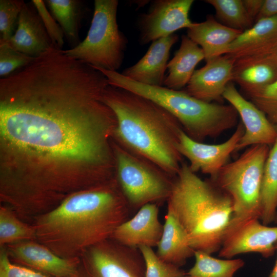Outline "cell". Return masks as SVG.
<instances>
[{
	"mask_svg": "<svg viewBox=\"0 0 277 277\" xmlns=\"http://www.w3.org/2000/svg\"><path fill=\"white\" fill-rule=\"evenodd\" d=\"M193 0H155L138 16L139 42L146 45L193 24L189 17Z\"/></svg>",
	"mask_w": 277,
	"mask_h": 277,
	"instance_id": "cell-10",
	"label": "cell"
},
{
	"mask_svg": "<svg viewBox=\"0 0 277 277\" xmlns=\"http://www.w3.org/2000/svg\"><path fill=\"white\" fill-rule=\"evenodd\" d=\"M277 39V15L261 18L228 46L225 54L241 53Z\"/></svg>",
	"mask_w": 277,
	"mask_h": 277,
	"instance_id": "cell-24",
	"label": "cell"
},
{
	"mask_svg": "<svg viewBox=\"0 0 277 277\" xmlns=\"http://www.w3.org/2000/svg\"><path fill=\"white\" fill-rule=\"evenodd\" d=\"M45 2L60 25L72 48L77 46L80 43L78 33L82 16L81 1L46 0Z\"/></svg>",
	"mask_w": 277,
	"mask_h": 277,
	"instance_id": "cell-25",
	"label": "cell"
},
{
	"mask_svg": "<svg viewBox=\"0 0 277 277\" xmlns=\"http://www.w3.org/2000/svg\"><path fill=\"white\" fill-rule=\"evenodd\" d=\"M159 212L158 205H145L134 216L121 224L111 238L131 247H156L164 229V225L159 220Z\"/></svg>",
	"mask_w": 277,
	"mask_h": 277,
	"instance_id": "cell-17",
	"label": "cell"
},
{
	"mask_svg": "<svg viewBox=\"0 0 277 277\" xmlns=\"http://www.w3.org/2000/svg\"><path fill=\"white\" fill-rule=\"evenodd\" d=\"M237 111L245 131L235 151L255 145H273L277 137V127L251 101L246 100L230 82L223 94Z\"/></svg>",
	"mask_w": 277,
	"mask_h": 277,
	"instance_id": "cell-13",
	"label": "cell"
},
{
	"mask_svg": "<svg viewBox=\"0 0 277 277\" xmlns=\"http://www.w3.org/2000/svg\"><path fill=\"white\" fill-rule=\"evenodd\" d=\"M33 224L24 222L6 205L0 207V247L24 241H36Z\"/></svg>",
	"mask_w": 277,
	"mask_h": 277,
	"instance_id": "cell-27",
	"label": "cell"
},
{
	"mask_svg": "<svg viewBox=\"0 0 277 277\" xmlns=\"http://www.w3.org/2000/svg\"><path fill=\"white\" fill-rule=\"evenodd\" d=\"M4 247L12 261L37 271L53 277H75L77 275L79 258H63L36 241H22Z\"/></svg>",
	"mask_w": 277,
	"mask_h": 277,
	"instance_id": "cell-15",
	"label": "cell"
},
{
	"mask_svg": "<svg viewBox=\"0 0 277 277\" xmlns=\"http://www.w3.org/2000/svg\"><path fill=\"white\" fill-rule=\"evenodd\" d=\"M79 263L87 277H145V263L139 249L111 238L87 249Z\"/></svg>",
	"mask_w": 277,
	"mask_h": 277,
	"instance_id": "cell-9",
	"label": "cell"
},
{
	"mask_svg": "<svg viewBox=\"0 0 277 277\" xmlns=\"http://www.w3.org/2000/svg\"><path fill=\"white\" fill-rule=\"evenodd\" d=\"M242 31L229 28L209 16L201 23H193L187 36L202 49L206 62L224 55L229 45Z\"/></svg>",
	"mask_w": 277,
	"mask_h": 277,
	"instance_id": "cell-20",
	"label": "cell"
},
{
	"mask_svg": "<svg viewBox=\"0 0 277 277\" xmlns=\"http://www.w3.org/2000/svg\"><path fill=\"white\" fill-rule=\"evenodd\" d=\"M186 277V276H185Z\"/></svg>",
	"mask_w": 277,
	"mask_h": 277,
	"instance_id": "cell-39",
	"label": "cell"
},
{
	"mask_svg": "<svg viewBox=\"0 0 277 277\" xmlns=\"http://www.w3.org/2000/svg\"><path fill=\"white\" fill-rule=\"evenodd\" d=\"M107 85L91 65L48 50L1 78L2 141L44 161L81 163L97 184L114 178L116 120L100 99Z\"/></svg>",
	"mask_w": 277,
	"mask_h": 277,
	"instance_id": "cell-1",
	"label": "cell"
},
{
	"mask_svg": "<svg viewBox=\"0 0 277 277\" xmlns=\"http://www.w3.org/2000/svg\"><path fill=\"white\" fill-rule=\"evenodd\" d=\"M245 94L269 121L277 126V80Z\"/></svg>",
	"mask_w": 277,
	"mask_h": 277,
	"instance_id": "cell-29",
	"label": "cell"
},
{
	"mask_svg": "<svg viewBox=\"0 0 277 277\" xmlns=\"http://www.w3.org/2000/svg\"><path fill=\"white\" fill-rule=\"evenodd\" d=\"M25 2L19 0L0 1V41L6 42L13 34V30Z\"/></svg>",
	"mask_w": 277,
	"mask_h": 277,
	"instance_id": "cell-32",
	"label": "cell"
},
{
	"mask_svg": "<svg viewBox=\"0 0 277 277\" xmlns=\"http://www.w3.org/2000/svg\"><path fill=\"white\" fill-rule=\"evenodd\" d=\"M234 61L229 54L207 61L204 67L194 71L184 91L204 102H221L226 86L233 81Z\"/></svg>",
	"mask_w": 277,
	"mask_h": 277,
	"instance_id": "cell-16",
	"label": "cell"
},
{
	"mask_svg": "<svg viewBox=\"0 0 277 277\" xmlns=\"http://www.w3.org/2000/svg\"><path fill=\"white\" fill-rule=\"evenodd\" d=\"M117 0H95L90 28L85 38L63 53L95 68L117 71L128 44L117 22Z\"/></svg>",
	"mask_w": 277,
	"mask_h": 277,
	"instance_id": "cell-7",
	"label": "cell"
},
{
	"mask_svg": "<svg viewBox=\"0 0 277 277\" xmlns=\"http://www.w3.org/2000/svg\"><path fill=\"white\" fill-rule=\"evenodd\" d=\"M269 150L266 145L248 147L210 179L232 202L233 215L226 236L249 220H260L263 174Z\"/></svg>",
	"mask_w": 277,
	"mask_h": 277,
	"instance_id": "cell-6",
	"label": "cell"
},
{
	"mask_svg": "<svg viewBox=\"0 0 277 277\" xmlns=\"http://www.w3.org/2000/svg\"><path fill=\"white\" fill-rule=\"evenodd\" d=\"M144 258L145 277H185L186 273L179 266L160 259L152 247L141 246L138 248Z\"/></svg>",
	"mask_w": 277,
	"mask_h": 277,
	"instance_id": "cell-30",
	"label": "cell"
},
{
	"mask_svg": "<svg viewBox=\"0 0 277 277\" xmlns=\"http://www.w3.org/2000/svg\"><path fill=\"white\" fill-rule=\"evenodd\" d=\"M101 100L113 111L115 142L174 177L183 163L176 148L183 128L164 108L141 95L109 85Z\"/></svg>",
	"mask_w": 277,
	"mask_h": 277,
	"instance_id": "cell-3",
	"label": "cell"
},
{
	"mask_svg": "<svg viewBox=\"0 0 277 277\" xmlns=\"http://www.w3.org/2000/svg\"><path fill=\"white\" fill-rule=\"evenodd\" d=\"M244 131L240 122L226 141L219 144H207L191 139L182 130L176 148L181 155L188 159L189 168L193 172L201 171L213 178L228 163L229 157L235 151Z\"/></svg>",
	"mask_w": 277,
	"mask_h": 277,
	"instance_id": "cell-12",
	"label": "cell"
},
{
	"mask_svg": "<svg viewBox=\"0 0 277 277\" xmlns=\"http://www.w3.org/2000/svg\"><path fill=\"white\" fill-rule=\"evenodd\" d=\"M109 85L141 95L156 103L174 116L191 139L203 142L215 138L238 125L239 115L231 105L208 103L184 90L153 86L131 80L117 71L98 68Z\"/></svg>",
	"mask_w": 277,
	"mask_h": 277,
	"instance_id": "cell-5",
	"label": "cell"
},
{
	"mask_svg": "<svg viewBox=\"0 0 277 277\" xmlns=\"http://www.w3.org/2000/svg\"><path fill=\"white\" fill-rule=\"evenodd\" d=\"M205 56L201 48L187 35H183L179 49L168 62V70L164 85L166 87L180 90L190 80L196 65Z\"/></svg>",
	"mask_w": 277,
	"mask_h": 277,
	"instance_id": "cell-22",
	"label": "cell"
},
{
	"mask_svg": "<svg viewBox=\"0 0 277 277\" xmlns=\"http://www.w3.org/2000/svg\"><path fill=\"white\" fill-rule=\"evenodd\" d=\"M272 146L265 164L261 189L260 220L266 225L275 221L277 212V137Z\"/></svg>",
	"mask_w": 277,
	"mask_h": 277,
	"instance_id": "cell-23",
	"label": "cell"
},
{
	"mask_svg": "<svg viewBox=\"0 0 277 277\" xmlns=\"http://www.w3.org/2000/svg\"><path fill=\"white\" fill-rule=\"evenodd\" d=\"M277 15V0H265L255 22Z\"/></svg>",
	"mask_w": 277,
	"mask_h": 277,
	"instance_id": "cell-35",
	"label": "cell"
},
{
	"mask_svg": "<svg viewBox=\"0 0 277 277\" xmlns=\"http://www.w3.org/2000/svg\"><path fill=\"white\" fill-rule=\"evenodd\" d=\"M156 252L162 260L181 267L194 255L187 235L172 212L167 209L162 237Z\"/></svg>",
	"mask_w": 277,
	"mask_h": 277,
	"instance_id": "cell-21",
	"label": "cell"
},
{
	"mask_svg": "<svg viewBox=\"0 0 277 277\" xmlns=\"http://www.w3.org/2000/svg\"><path fill=\"white\" fill-rule=\"evenodd\" d=\"M195 251L220 250L233 215L231 199L210 180H203L183 162L167 200Z\"/></svg>",
	"mask_w": 277,
	"mask_h": 277,
	"instance_id": "cell-4",
	"label": "cell"
},
{
	"mask_svg": "<svg viewBox=\"0 0 277 277\" xmlns=\"http://www.w3.org/2000/svg\"><path fill=\"white\" fill-rule=\"evenodd\" d=\"M0 277H50L43 273L15 264L4 247H0ZM53 277V276H52Z\"/></svg>",
	"mask_w": 277,
	"mask_h": 277,
	"instance_id": "cell-34",
	"label": "cell"
},
{
	"mask_svg": "<svg viewBox=\"0 0 277 277\" xmlns=\"http://www.w3.org/2000/svg\"><path fill=\"white\" fill-rule=\"evenodd\" d=\"M274 248L276 253V260L273 268L268 277H277V242L274 244Z\"/></svg>",
	"mask_w": 277,
	"mask_h": 277,
	"instance_id": "cell-37",
	"label": "cell"
},
{
	"mask_svg": "<svg viewBox=\"0 0 277 277\" xmlns=\"http://www.w3.org/2000/svg\"><path fill=\"white\" fill-rule=\"evenodd\" d=\"M277 242V226L263 224L259 219L249 220L225 238L219 256L226 259L242 253L256 252L268 258L273 255Z\"/></svg>",
	"mask_w": 277,
	"mask_h": 277,
	"instance_id": "cell-14",
	"label": "cell"
},
{
	"mask_svg": "<svg viewBox=\"0 0 277 277\" xmlns=\"http://www.w3.org/2000/svg\"><path fill=\"white\" fill-rule=\"evenodd\" d=\"M35 57L21 52L7 43L0 41V76L7 77L21 67L30 64Z\"/></svg>",
	"mask_w": 277,
	"mask_h": 277,
	"instance_id": "cell-31",
	"label": "cell"
},
{
	"mask_svg": "<svg viewBox=\"0 0 277 277\" xmlns=\"http://www.w3.org/2000/svg\"><path fill=\"white\" fill-rule=\"evenodd\" d=\"M31 3L40 16L52 45L62 49L64 44V33L60 25L48 10L45 1L32 0Z\"/></svg>",
	"mask_w": 277,
	"mask_h": 277,
	"instance_id": "cell-33",
	"label": "cell"
},
{
	"mask_svg": "<svg viewBox=\"0 0 277 277\" xmlns=\"http://www.w3.org/2000/svg\"><path fill=\"white\" fill-rule=\"evenodd\" d=\"M131 210L114 177L70 194L33 218L32 224L36 241L63 258L78 259L87 249L110 239Z\"/></svg>",
	"mask_w": 277,
	"mask_h": 277,
	"instance_id": "cell-2",
	"label": "cell"
},
{
	"mask_svg": "<svg viewBox=\"0 0 277 277\" xmlns=\"http://www.w3.org/2000/svg\"><path fill=\"white\" fill-rule=\"evenodd\" d=\"M233 81L247 93L277 80V39L235 54Z\"/></svg>",
	"mask_w": 277,
	"mask_h": 277,
	"instance_id": "cell-11",
	"label": "cell"
},
{
	"mask_svg": "<svg viewBox=\"0 0 277 277\" xmlns=\"http://www.w3.org/2000/svg\"><path fill=\"white\" fill-rule=\"evenodd\" d=\"M178 36L173 34L152 42L144 55L134 65L121 73L136 82L153 86H163L170 51L177 42Z\"/></svg>",
	"mask_w": 277,
	"mask_h": 277,
	"instance_id": "cell-18",
	"label": "cell"
},
{
	"mask_svg": "<svg viewBox=\"0 0 277 277\" xmlns=\"http://www.w3.org/2000/svg\"><path fill=\"white\" fill-rule=\"evenodd\" d=\"M5 42L14 49L34 57L53 45L36 8L33 4L31 6L25 3L15 33Z\"/></svg>",
	"mask_w": 277,
	"mask_h": 277,
	"instance_id": "cell-19",
	"label": "cell"
},
{
	"mask_svg": "<svg viewBox=\"0 0 277 277\" xmlns=\"http://www.w3.org/2000/svg\"><path fill=\"white\" fill-rule=\"evenodd\" d=\"M115 177L131 209L167 201L173 179L150 161L112 142Z\"/></svg>",
	"mask_w": 277,
	"mask_h": 277,
	"instance_id": "cell-8",
	"label": "cell"
},
{
	"mask_svg": "<svg viewBox=\"0 0 277 277\" xmlns=\"http://www.w3.org/2000/svg\"><path fill=\"white\" fill-rule=\"evenodd\" d=\"M245 8L249 16L254 20L259 14L263 5V0H242Z\"/></svg>",
	"mask_w": 277,
	"mask_h": 277,
	"instance_id": "cell-36",
	"label": "cell"
},
{
	"mask_svg": "<svg viewBox=\"0 0 277 277\" xmlns=\"http://www.w3.org/2000/svg\"><path fill=\"white\" fill-rule=\"evenodd\" d=\"M274 222H275V223L277 224V212H276V216H275V221Z\"/></svg>",
	"mask_w": 277,
	"mask_h": 277,
	"instance_id": "cell-38",
	"label": "cell"
},
{
	"mask_svg": "<svg viewBox=\"0 0 277 277\" xmlns=\"http://www.w3.org/2000/svg\"><path fill=\"white\" fill-rule=\"evenodd\" d=\"M195 263L186 277H234L245 262L241 259H220L206 252L195 251Z\"/></svg>",
	"mask_w": 277,
	"mask_h": 277,
	"instance_id": "cell-26",
	"label": "cell"
},
{
	"mask_svg": "<svg viewBox=\"0 0 277 277\" xmlns=\"http://www.w3.org/2000/svg\"><path fill=\"white\" fill-rule=\"evenodd\" d=\"M213 7L216 17L229 28L242 32L249 29L254 21L247 13L242 0H206Z\"/></svg>",
	"mask_w": 277,
	"mask_h": 277,
	"instance_id": "cell-28",
	"label": "cell"
}]
</instances>
